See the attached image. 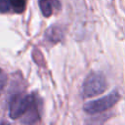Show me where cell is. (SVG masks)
I'll list each match as a JSON object with an SVG mask.
<instances>
[{
  "mask_svg": "<svg viewBox=\"0 0 125 125\" xmlns=\"http://www.w3.org/2000/svg\"><path fill=\"white\" fill-rule=\"evenodd\" d=\"M119 98H120L119 93H118V91L115 90V91L109 93L105 97H103L101 99H98V100H95V101L85 104L84 110L91 114L104 111V110L110 108L111 106H113L118 102Z\"/></svg>",
  "mask_w": 125,
  "mask_h": 125,
  "instance_id": "3",
  "label": "cell"
},
{
  "mask_svg": "<svg viewBox=\"0 0 125 125\" xmlns=\"http://www.w3.org/2000/svg\"><path fill=\"white\" fill-rule=\"evenodd\" d=\"M38 3L40 10L45 17H50L55 9L60 8V3L58 0H39Z\"/></svg>",
  "mask_w": 125,
  "mask_h": 125,
  "instance_id": "4",
  "label": "cell"
},
{
  "mask_svg": "<svg viewBox=\"0 0 125 125\" xmlns=\"http://www.w3.org/2000/svg\"><path fill=\"white\" fill-rule=\"evenodd\" d=\"M11 2L10 0H0V13H6L10 10Z\"/></svg>",
  "mask_w": 125,
  "mask_h": 125,
  "instance_id": "6",
  "label": "cell"
},
{
  "mask_svg": "<svg viewBox=\"0 0 125 125\" xmlns=\"http://www.w3.org/2000/svg\"><path fill=\"white\" fill-rule=\"evenodd\" d=\"M35 103V100L32 96H24L21 94L15 95L9 105V115L12 119H17L25 114L31 105Z\"/></svg>",
  "mask_w": 125,
  "mask_h": 125,
  "instance_id": "2",
  "label": "cell"
},
{
  "mask_svg": "<svg viewBox=\"0 0 125 125\" xmlns=\"http://www.w3.org/2000/svg\"><path fill=\"white\" fill-rule=\"evenodd\" d=\"M11 6L17 13H22L26 6V0H10Z\"/></svg>",
  "mask_w": 125,
  "mask_h": 125,
  "instance_id": "5",
  "label": "cell"
},
{
  "mask_svg": "<svg viewBox=\"0 0 125 125\" xmlns=\"http://www.w3.org/2000/svg\"><path fill=\"white\" fill-rule=\"evenodd\" d=\"M106 89L105 78L103 74L98 72L91 73L83 83L82 95L84 98H91L98 96Z\"/></svg>",
  "mask_w": 125,
  "mask_h": 125,
  "instance_id": "1",
  "label": "cell"
},
{
  "mask_svg": "<svg viewBox=\"0 0 125 125\" xmlns=\"http://www.w3.org/2000/svg\"><path fill=\"white\" fill-rule=\"evenodd\" d=\"M6 83H7V75L3 71V69L0 68V94L2 93L4 87L6 86Z\"/></svg>",
  "mask_w": 125,
  "mask_h": 125,
  "instance_id": "7",
  "label": "cell"
}]
</instances>
